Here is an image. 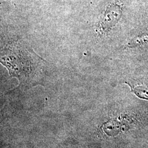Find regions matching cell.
<instances>
[{
	"instance_id": "obj_1",
	"label": "cell",
	"mask_w": 148,
	"mask_h": 148,
	"mask_svg": "<svg viewBox=\"0 0 148 148\" xmlns=\"http://www.w3.org/2000/svg\"><path fill=\"white\" fill-rule=\"evenodd\" d=\"M121 15V7L119 5L112 3L108 5L101 22V30L104 32L109 31L119 21Z\"/></svg>"
},
{
	"instance_id": "obj_2",
	"label": "cell",
	"mask_w": 148,
	"mask_h": 148,
	"mask_svg": "<svg viewBox=\"0 0 148 148\" xmlns=\"http://www.w3.org/2000/svg\"><path fill=\"white\" fill-rule=\"evenodd\" d=\"M148 42V34H144L142 36L134 38L127 43V47L132 48L142 45Z\"/></svg>"
}]
</instances>
